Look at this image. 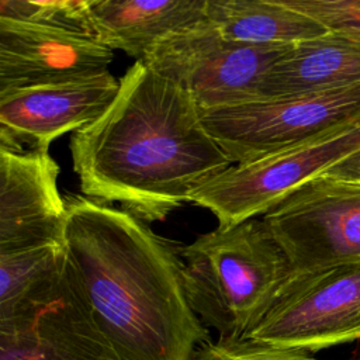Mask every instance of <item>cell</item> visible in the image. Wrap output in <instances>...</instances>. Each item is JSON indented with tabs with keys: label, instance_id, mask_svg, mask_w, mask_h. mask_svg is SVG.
I'll use <instances>...</instances> for the list:
<instances>
[{
	"label": "cell",
	"instance_id": "obj_17",
	"mask_svg": "<svg viewBox=\"0 0 360 360\" xmlns=\"http://www.w3.org/2000/svg\"><path fill=\"white\" fill-rule=\"evenodd\" d=\"M90 0H0V18L62 27L90 34Z\"/></svg>",
	"mask_w": 360,
	"mask_h": 360
},
{
	"label": "cell",
	"instance_id": "obj_18",
	"mask_svg": "<svg viewBox=\"0 0 360 360\" xmlns=\"http://www.w3.org/2000/svg\"><path fill=\"white\" fill-rule=\"evenodd\" d=\"M193 360H318L308 352L278 347L253 339H218L198 346Z\"/></svg>",
	"mask_w": 360,
	"mask_h": 360
},
{
	"label": "cell",
	"instance_id": "obj_16",
	"mask_svg": "<svg viewBox=\"0 0 360 360\" xmlns=\"http://www.w3.org/2000/svg\"><path fill=\"white\" fill-rule=\"evenodd\" d=\"M63 243L0 253V312L10 309L56 269Z\"/></svg>",
	"mask_w": 360,
	"mask_h": 360
},
{
	"label": "cell",
	"instance_id": "obj_6",
	"mask_svg": "<svg viewBox=\"0 0 360 360\" xmlns=\"http://www.w3.org/2000/svg\"><path fill=\"white\" fill-rule=\"evenodd\" d=\"M291 46L233 42L204 18L165 38L143 62L183 87L207 111L262 100L266 73Z\"/></svg>",
	"mask_w": 360,
	"mask_h": 360
},
{
	"label": "cell",
	"instance_id": "obj_11",
	"mask_svg": "<svg viewBox=\"0 0 360 360\" xmlns=\"http://www.w3.org/2000/svg\"><path fill=\"white\" fill-rule=\"evenodd\" d=\"M112 60L114 51L89 34L0 18V93L97 76Z\"/></svg>",
	"mask_w": 360,
	"mask_h": 360
},
{
	"label": "cell",
	"instance_id": "obj_3",
	"mask_svg": "<svg viewBox=\"0 0 360 360\" xmlns=\"http://www.w3.org/2000/svg\"><path fill=\"white\" fill-rule=\"evenodd\" d=\"M188 304L218 339H240L292 281L290 263L259 218L217 226L181 246Z\"/></svg>",
	"mask_w": 360,
	"mask_h": 360
},
{
	"label": "cell",
	"instance_id": "obj_19",
	"mask_svg": "<svg viewBox=\"0 0 360 360\" xmlns=\"http://www.w3.org/2000/svg\"><path fill=\"white\" fill-rule=\"evenodd\" d=\"M330 32L340 34L360 44V0H281Z\"/></svg>",
	"mask_w": 360,
	"mask_h": 360
},
{
	"label": "cell",
	"instance_id": "obj_14",
	"mask_svg": "<svg viewBox=\"0 0 360 360\" xmlns=\"http://www.w3.org/2000/svg\"><path fill=\"white\" fill-rule=\"evenodd\" d=\"M360 86V44L340 34L294 44L266 73L262 100L319 94Z\"/></svg>",
	"mask_w": 360,
	"mask_h": 360
},
{
	"label": "cell",
	"instance_id": "obj_15",
	"mask_svg": "<svg viewBox=\"0 0 360 360\" xmlns=\"http://www.w3.org/2000/svg\"><path fill=\"white\" fill-rule=\"evenodd\" d=\"M205 18L225 39L249 45H294L330 32L281 0H207Z\"/></svg>",
	"mask_w": 360,
	"mask_h": 360
},
{
	"label": "cell",
	"instance_id": "obj_20",
	"mask_svg": "<svg viewBox=\"0 0 360 360\" xmlns=\"http://www.w3.org/2000/svg\"><path fill=\"white\" fill-rule=\"evenodd\" d=\"M322 176L335 180L360 183V150L352 153L349 158L330 167Z\"/></svg>",
	"mask_w": 360,
	"mask_h": 360
},
{
	"label": "cell",
	"instance_id": "obj_7",
	"mask_svg": "<svg viewBox=\"0 0 360 360\" xmlns=\"http://www.w3.org/2000/svg\"><path fill=\"white\" fill-rule=\"evenodd\" d=\"M360 150V122L308 143L246 162L200 183L190 202L211 211L218 226L264 215L309 180Z\"/></svg>",
	"mask_w": 360,
	"mask_h": 360
},
{
	"label": "cell",
	"instance_id": "obj_13",
	"mask_svg": "<svg viewBox=\"0 0 360 360\" xmlns=\"http://www.w3.org/2000/svg\"><path fill=\"white\" fill-rule=\"evenodd\" d=\"M207 0H90V34L135 60L169 35L205 18Z\"/></svg>",
	"mask_w": 360,
	"mask_h": 360
},
{
	"label": "cell",
	"instance_id": "obj_1",
	"mask_svg": "<svg viewBox=\"0 0 360 360\" xmlns=\"http://www.w3.org/2000/svg\"><path fill=\"white\" fill-rule=\"evenodd\" d=\"M69 145L84 197L120 202L148 225L233 165L204 127L195 100L143 60L129 66L110 107L73 131Z\"/></svg>",
	"mask_w": 360,
	"mask_h": 360
},
{
	"label": "cell",
	"instance_id": "obj_10",
	"mask_svg": "<svg viewBox=\"0 0 360 360\" xmlns=\"http://www.w3.org/2000/svg\"><path fill=\"white\" fill-rule=\"evenodd\" d=\"M118 90L120 80L105 72L0 93V149H48L55 138L97 120Z\"/></svg>",
	"mask_w": 360,
	"mask_h": 360
},
{
	"label": "cell",
	"instance_id": "obj_8",
	"mask_svg": "<svg viewBox=\"0 0 360 360\" xmlns=\"http://www.w3.org/2000/svg\"><path fill=\"white\" fill-rule=\"evenodd\" d=\"M262 221L283 249L292 280L360 262V183L315 177Z\"/></svg>",
	"mask_w": 360,
	"mask_h": 360
},
{
	"label": "cell",
	"instance_id": "obj_9",
	"mask_svg": "<svg viewBox=\"0 0 360 360\" xmlns=\"http://www.w3.org/2000/svg\"><path fill=\"white\" fill-rule=\"evenodd\" d=\"M245 338L308 353L360 339V262L292 280Z\"/></svg>",
	"mask_w": 360,
	"mask_h": 360
},
{
	"label": "cell",
	"instance_id": "obj_5",
	"mask_svg": "<svg viewBox=\"0 0 360 360\" xmlns=\"http://www.w3.org/2000/svg\"><path fill=\"white\" fill-rule=\"evenodd\" d=\"M202 124L235 163L257 160L360 122V86L201 111Z\"/></svg>",
	"mask_w": 360,
	"mask_h": 360
},
{
	"label": "cell",
	"instance_id": "obj_12",
	"mask_svg": "<svg viewBox=\"0 0 360 360\" xmlns=\"http://www.w3.org/2000/svg\"><path fill=\"white\" fill-rule=\"evenodd\" d=\"M48 149H0V253L63 243L66 201Z\"/></svg>",
	"mask_w": 360,
	"mask_h": 360
},
{
	"label": "cell",
	"instance_id": "obj_4",
	"mask_svg": "<svg viewBox=\"0 0 360 360\" xmlns=\"http://www.w3.org/2000/svg\"><path fill=\"white\" fill-rule=\"evenodd\" d=\"M0 360H121L96 323L66 249L51 276L0 312Z\"/></svg>",
	"mask_w": 360,
	"mask_h": 360
},
{
	"label": "cell",
	"instance_id": "obj_2",
	"mask_svg": "<svg viewBox=\"0 0 360 360\" xmlns=\"http://www.w3.org/2000/svg\"><path fill=\"white\" fill-rule=\"evenodd\" d=\"M63 245L121 360H193L210 342L183 281L181 246L129 212L69 194Z\"/></svg>",
	"mask_w": 360,
	"mask_h": 360
}]
</instances>
